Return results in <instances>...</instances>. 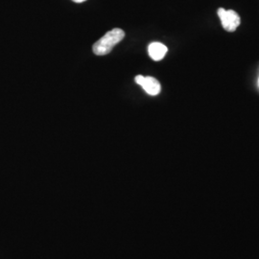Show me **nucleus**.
<instances>
[{"label":"nucleus","instance_id":"obj_1","mask_svg":"<svg viewBox=\"0 0 259 259\" xmlns=\"http://www.w3.org/2000/svg\"><path fill=\"white\" fill-rule=\"evenodd\" d=\"M124 37H125V33L122 29L119 28L112 29L93 45V53L97 56L109 54L112 50V48L116 45H118Z\"/></svg>","mask_w":259,"mask_h":259},{"label":"nucleus","instance_id":"obj_2","mask_svg":"<svg viewBox=\"0 0 259 259\" xmlns=\"http://www.w3.org/2000/svg\"><path fill=\"white\" fill-rule=\"evenodd\" d=\"M218 16L222 22L223 27L228 32H234L240 25L239 15L233 10L218 9Z\"/></svg>","mask_w":259,"mask_h":259},{"label":"nucleus","instance_id":"obj_3","mask_svg":"<svg viewBox=\"0 0 259 259\" xmlns=\"http://www.w3.org/2000/svg\"><path fill=\"white\" fill-rule=\"evenodd\" d=\"M135 81L138 84L141 85L146 93L151 96H156L161 91L160 83L154 77H144L142 75H138Z\"/></svg>","mask_w":259,"mask_h":259},{"label":"nucleus","instance_id":"obj_4","mask_svg":"<svg viewBox=\"0 0 259 259\" xmlns=\"http://www.w3.org/2000/svg\"><path fill=\"white\" fill-rule=\"evenodd\" d=\"M167 47L161 42H152L148 47L149 56L154 61H161L166 55Z\"/></svg>","mask_w":259,"mask_h":259},{"label":"nucleus","instance_id":"obj_5","mask_svg":"<svg viewBox=\"0 0 259 259\" xmlns=\"http://www.w3.org/2000/svg\"><path fill=\"white\" fill-rule=\"evenodd\" d=\"M72 1H74L76 3H83V2L87 1V0H72Z\"/></svg>","mask_w":259,"mask_h":259},{"label":"nucleus","instance_id":"obj_6","mask_svg":"<svg viewBox=\"0 0 259 259\" xmlns=\"http://www.w3.org/2000/svg\"><path fill=\"white\" fill-rule=\"evenodd\" d=\"M258 85H259V78H258Z\"/></svg>","mask_w":259,"mask_h":259}]
</instances>
